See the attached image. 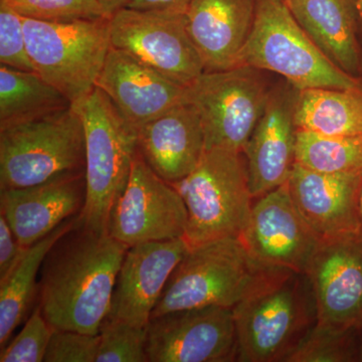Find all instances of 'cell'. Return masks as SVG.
I'll list each match as a JSON object with an SVG mask.
<instances>
[{"mask_svg": "<svg viewBox=\"0 0 362 362\" xmlns=\"http://www.w3.org/2000/svg\"><path fill=\"white\" fill-rule=\"evenodd\" d=\"M128 249L108 232L87 228L78 216L40 267L37 301L54 329L99 334Z\"/></svg>", "mask_w": 362, "mask_h": 362, "instance_id": "6da1fadb", "label": "cell"}, {"mask_svg": "<svg viewBox=\"0 0 362 362\" xmlns=\"http://www.w3.org/2000/svg\"><path fill=\"white\" fill-rule=\"evenodd\" d=\"M233 312L240 362H285L316 323L306 274L282 268L272 272Z\"/></svg>", "mask_w": 362, "mask_h": 362, "instance_id": "7a4b0ae2", "label": "cell"}, {"mask_svg": "<svg viewBox=\"0 0 362 362\" xmlns=\"http://www.w3.org/2000/svg\"><path fill=\"white\" fill-rule=\"evenodd\" d=\"M275 269L255 259L240 238L190 247L169 277L151 318L199 307L233 308Z\"/></svg>", "mask_w": 362, "mask_h": 362, "instance_id": "3957f363", "label": "cell"}, {"mask_svg": "<svg viewBox=\"0 0 362 362\" xmlns=\"http://www.w3.org/2000/svg\"><path fill=\"white\" fill-rule=\"evenodd\" d=\"M71 106L82 119L86 139V202L78 221L90 230L108 232L112 207L137 153L138 131L100 88Z\"/></svg>", "mask_w": 362, "mask_h": 362, "instance_id": "277c9868", "label": "cell"}, {"mask_svg": "<svg viewBox=\"0 0 362 362\" xmlns=\"http://www.w3.org/2000/svg\"><path fill=\"white\" fill-rule=\"evenodd\" d=\"M285 78L298 90L362 89L358 78L337 68L298 23L285 0H258L256 18L238 66Z\"/></svg>", "mask_w": 362, "mask_h": 362, "instance_id": "5b68a950", "label": "cell"}, {"mask_svg": "<svg viewBox=\"0 0 362 362\" xmlns=\"http://www.w3.org/2000/svg\"><path fill=\"white\" fill-rule=\"evenodd\" d=\"M173 185L187 206L185 240L189 249L211 240L240 238L254 199L242 152L207 149L197 168Z\"/></svg>", "mask_w": 362, "mask_h": 362, "instance_id": "8992f818", "label": "cell"}, {"mask_svg": "<svg viewBox=\"0 0 362 362\" xmlns=\"http://www.w3.org/2000/svg\"><path fill=\"white\" fill-rule=\"evenodd\" d=\"M84 125L73 106L0 130V190L85 173Z\"/></svg>", "mask_w": 362, "mask_h": 362, "instance_id": "52a82bcc", "label": "cell"}, {"mask_svg": "<svg viewBox=\"0 0 362 362\" xmlns=\"http://www.w3.org/2000/svg\"><path fill=\"white\" fill-rule=\"evenodd\" d=\"M35 73L77 103L96 87L111 49L110 18L47 23L23 18Z\"/></svg>", "mask_w": 362, "mask_h": 362, "instance_id": "ba28073f", "label": "cell"}, {"mask_svg": "<svg viewBox=\"0 0 362 362\" xmlns=\"http://www.w3.org/2000/svg\"><path fill=\"white\" fill-rule=\"evenodd\" d=\"M262 71L243 65L204 71L187 88V101L201 117L206 150L244 152L270 96Z\"/></svg>", "mask_w": 362, "mask_h": 362, "instance_id": "9c48e42d", "label": "cell"}, {"mask_svg": "<svg viewBox=\"0 0 362 362\" xmlns=\"http://www.w3.org/2000/svg\"><path fill=\"white\" fill-rule=\"evenodd\" d=\"M110 40L114 49L183 87H189L206 71L188 33L185 13L126 7L110 18Z\"/></svg>", "mask_w": 362, "mask_h": 362, "instance_id": "30bf717a", "label": "cell"}, {"mask_svg": "<svg viewBox=\"0 0 362 362\" xmlns=\"http://www.w3.org/2000/svg\"><path fill=\"white\" fill-rule=\"evenodd\" d=\"M187 211L180 192L162 180L137 150L129 178L112 207L111 237L128 247L185 238Z\"/></svg>", "mask_w": 362, "mask_h": 362, "instance_id": "8fae6325", "label": "cell"}, {"mask_svg": "<svg viewBox=\"0 0 362 362\" xmlns=\"http://www.w3.org/2000/svg\"><path fill=\"white\" fill-rule=\"evenodd\" d=\"M148 362H230L237 361L233 308L206 306L169 312L150 319Z\"/></svg>", "mask_w": 362, "mask_h": 362, "instance_id": "7c38bea8", "label": "cell"}, {"mask_svg": "<svg viewBox=\"0 0 362 362\" xmlns=\"http://www.w3.org/2000/svg\"><path fill=\"white\" fill-rule=\"evenodd\" d=\"M306 275L316 324L362 333V230L321 239Z\"/></svg>", "mask_w": 362, "mask_h": 362, "instance_id": "4fadbf2b", "label": "cell"}, {"mask_svg": "<svg viewBox=\"0 0 362 362\" xmlns=\"http://www.w3.org/2000/svg\"><path fill=\"white\" fill-rule=\"evenodd\" d=\"M259 263L306 274L318 235L298 211L287 183L259 197L240 238Z\"/></svg>", "mask_w": 362, "mask_h": 362, "instance_id": "5bb4252c", "label": "cell"}, {"mask_svg": "<svg viewBox=\"0 0 362 362\" xmlns=\"http://www.w3.org/2000/svg\"><path fill=\"white\" fill-rule=\"evenodd\" d=\"M298 89L286 81L271 89L263 115L244 152L252 197L259 199L287 183L295 164Z\"/></svg>", "mask_w": 362, "mask_h": 362, "instance_id": "9a60e30c", "label": "cell"}, {"mask_svg": "<svg viewBox=\"0 0 362 362\" xmlns=\"http://www.w3.org/2000/svg\"><path fill=\"white\" fill-rule=\"evenodd\" d=\"M188 250L185 238L129 247L117 276L107 316L147 327L169 277Z\"/></svg>", "mask_w": 362, "mask_h": 362, "instance_id": "2e32d148", "label": "cell"}, {"mask_svg": "<svg viewBox=\"0 0 362 362\" xmlns=\"http://www.w3.org/2000/svg\"><path fill=\"white\" fill-rule=\"evenodd\" d=\"M287 185L298 211L319 239L362 230V173L329 175L295 162Z\"/></svg>", "mask_w": 362, "mask_h": 362, "instance_id": "e0dca14e", "label": "cell"}, {"mask_svg": "<svg viewBox=\"0 0 362 362\" xmlns=\"http://www.w3.org/2000/svg\"><path fill=\"white\" fill-rule=\"evenodd\" d=\"M96 87L110 98L124 118L137 130L187 101V87L112 47Z\"/></svg>", "mask_w": 362, "mask_h": 362, "instance_id": "ac0fdd59", "label": "cell"}, {"mask_svg": "<svg viewBox=\"0 0 362 362\" xmlns=\"http://www.w3.org/2000/svg\"><path fill=\"white\" fill-rule=\"evenodd\" d=\"M85 173L23 188L0 190V209L21 246L44 239L85 206Z\"/></svg>", "mask_w": 362, "mask_h": 362, "instance_id": "d6986e66", "label": "cell"}, {"mask_svg": "<svg viewBox=\"0 0 362 362\" xmlns=\"http://www.w3.org/2000/svg\"><path fill=\"white\" fill-rule=\"evenodd\" d=\"M137 131L138 151L152 170L170 185L189 175L206 151L201 117L187 101Z\"/></svg>", "mask_w": 362, "mask_h": 362, "instance_id": "ffe728a7", "label": "cell"}, {"mask_svg": "<svg viewBox=\"0 0 362 362\" xmlns=\"http://www.w3.org/2000/svg\"><path fill=\"white\" fill-rule=\"evenodd\" d=\"M258 0H192L187 30L206 71L238 66L256 18Z\"/></svg>", "mask_w": 362, "mask_h": 362, "instance_id": "44dd1931", "label": "cell"}, {"mask_svg": "<svg viewBox=\"0 0 362 362\" xmlns=\"http://www.w3.org/2000/svg\"><path fill=\"white\" fill-rule=\"evenodd\" d=\"M298 23L331 63L352 77L362 71L357 0H285Z\"/></svg>", "mask_w": 362, "mask_h": 362, "instance_id": "7402d4cb", "label": "cell"}, {"mask_svg": "<svg viewBox=\"0 0 362 362\" xmlns=\"http://www.w3.org/2000/svg\"><path fill=\"white\" fill-rule=\"evenodd\" d=\"M295 123L318 134L362 135V89L298 90Z\"/></svg>", "mask_w": 362, "mask_h": 362, "instance_id": "603a6c76", "label": "cell"}, {"mask_svg": "<svg viewBox=\"0 0 362 362\" xmlns=\"http://www.w3.org/2000/svg\"><path fill=\"white\" fill-rule=\"evenodd\" d=\"M77 216L65 221L44 239L28 247L20 263L0 282V347L11 340L14 330L25 320L39 291L37 275L52 245L74 226Z\"/></svg>", "mask_w": 362, "mask_h": 362, "instance_id": "cb8c5ba5", "label": "cell"}, {"mask_svg": "<svg viewBox=\"0 0 362 362\" xmlns=\"http://www.w3.org/2000/svg\"><path fill=\"white\" fill-rule=\"evenodd\" d=\"M71 103L33 71L0 68V130L65 110Z\"/></svg>", "mask_w": 362, "mask_h": 362, "instance_id": "d4e9b609", "label": "cell"}, {"mask_svg": "<svg viewBox=\"0 0 362 362\" xmlns=\"http://www.w3.org/2000/svg\"><path fill=\"white\" fill-rule=\"evenodd\" d=\"M295 162L329 175L362 173V135L328 136L298 130Z\"/></svg>", "mask_w": 362, "mask_h": 362, "instance_id": "484cf974", "label": "cell"}, {"mask_svg": "<svg viewBox=\"0 0 362 362\" xmlns=\"http://www.w3.org/2000/svg\"><path fill=\"white\" fill-rule=\"evenodd\" d=\"M359 334L315 323L285 362L358 361Z\"/></svg>", "mask_w": 362, "mask_h": 362, "instance_id": "4316f807", "label": "cell"}, {"mask_svg": "<svg viewBox=\"0 0 362 362\" xmlns=\"http://www.w3.org/2000/svg\"><path fill=\"white\" fill-rule=\"evenodd\" d=\"M96 362H148L146 327L106 316L99 329Z\"/></svg>", "mask_w": 362, "mask_h": 362, "instance_id": "83f0119b", "label": "cell"}, {"mask_svg": "<svg viewBox=\"0 0 362 362\" xmlns=\"http://www.w3.org/2000/svg\"><path fill=\"white\" fill-rule=\"evenodd\" d=\"M23 18L68 23L107 18L99 0H6Z\"/></svg>", "mask_w": 362, "mask_h": 362, "instance_id": "f1b7e54d", "label": "cell"}, {"mask_svg": "<svg viewBox=\"0 0 362 362\" xmlns=\"http://www.w3.org/2000/svg\"><path fill=\"white\" fill-rule=\"evenodd\" d=\"M54 328L42 315L40 305L26 319L21 332L7 343L0 354L1 362H42Z\"/></svg>", "mask_w": 362, "mask_h": 362, "instance_id": "f546056e", "label": "cell"}, {"mask_svg": "<svg viewBox=\"0 0 362 362\" xmlns=\"http://www.w3.org/2000/svg\"><path fill=\"white\" fill-rule=\"evenodd\" d=\"M0 63L35 73L26 49L23 18L6 0H0Z\"/></svg>", "mask_w": 362, "mask_h": 362, "instance_id": "4dcf8cb0", "label": "cell"}, {"mask_svg": "<svg viewBox=\"0 0 362 362\" xmlns=\"http://www.w3.org/2000/svg\"><path fill=\"white\" fill-rule=\"evenodd\" d=\"M99 344V334L54 329L44 361L96 362Z\"/></svg>", "mask_w": 362, "mask_h": 362, "instance_id": "1f68e13d", "label": "cell"}, {"mask_svg": "<svg viewBox=\"0 0 362 362\" xmlns=\"http://www.w3.org/2000/svg\"><path fill=\"white\" fill-rule=\"evenodd\" d=\"M28 247L21 246L16 239L4 214H0V282L8 277Z\"/></svg>", "mask_w": 362, "mask_h": 362, "instance_id": "d6a6232c", "label": "cell"}, {"mask_svg": "<svg viewBox=\"0 0 362 362\" xmlns=\"http://www.w3.org/2000/svg\"><path fill=\"white\" fill-rule=\"evenodd\" d=\"M192 0H130L128 8L187 13Z\"/></svg>", "mask_w": 362, "mask_h": 362, "instance_id": "836d02e7", "label": "cell"}, {"mask_svg": "<svg viewBox=\"0 0 362 362\" xmlns=\"http://www.w3.org/2000/svg\"><path fill=\"white\" fill-rule=\"evenodd\" d=\"M99 2L105 16L110 18L113 14L118 13L121 9L126 8L130 0H99Z\"/></svg>", "mask_w": 362, "mask_h": 362, "instance_id": "e575fe53", "label": "cell"}, {"mask_svg": "<svg viewBox=\"0 0 362 362\" xmlns=\"http://www.w3.org/2000/svg\"><path fill=\"white\" fill-rule=\"evenodd\" d=\"M358 361L362 362V337L361 338V341H359Z\"/></svg>", "mask_w": 362, "mask_h": 362, "instance_id": "d590c367", "label": "cell"}, {"mask_svg": "<svg viewBox=\"0 0 362 362\" xmlns=\"http://www.w3.org/2000/svg\"><path fill=\"white\" fill-rule=\"evenodd\" d=\"M357 6H358L359 14H361V20L362 23V0H357Z\"/></svg>", "mask_w": 362, "mask_h": 362, "instance_id": "8d00e7d4", "label": "cell"}, {"mask_svg": "<svg viewBox=\"0 0 362 362\" xmlns=\"http://www.w3.org/2000/svg\"><path fill=\"white\" fill-rule=\"evenodd\" d=\"M359 211H361V216L362 221V190L361 194V197H359Z\"/></svg>", "mask_w": 362, "mask_h": 362, "instance_id": "74e56055", "label": "cell"}]
</instances>
